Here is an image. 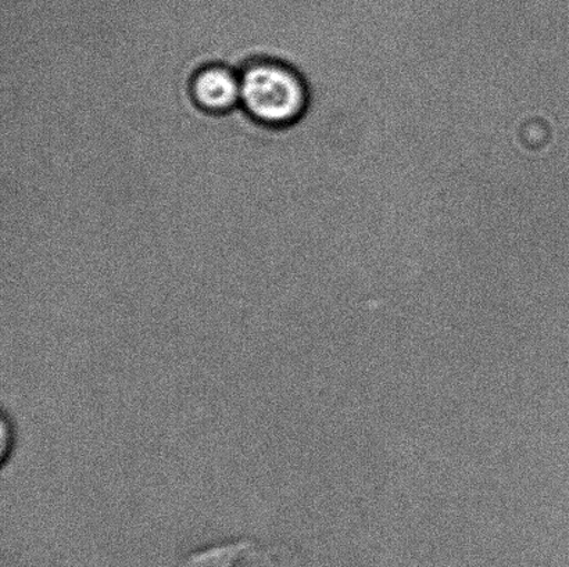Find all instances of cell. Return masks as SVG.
I'll use <instances>...</instances> for the list:
<instances>
[{
	"mask_svg": "<svg viewBox=\"0 0 569 567\" xmlns=\"http://www.w3.org/2000/svg\"><path fill=\"white\" fill-rule=\"evenodd\" d=\"M241 103L261 124L289 126L303 119L309 110V87L288 64L254 61L241 75Z\"/></svg>",
	"mask_w": 569,
	"mask_h": 567,
	"instance_id": "obj_1",
	"label": "cell"
},
{
	"mask_svg": "<svg viewBox=\"0 0 569 567\" xmlns=\"http://www.w3.org/2000/svg\"><path fill=\"white\" fill-rule=\"evenodd\" d=\"M192 94L200 109L226 113L241 103V75L227 67H206L193 78Z\"/></svg>",
	"mask_w": 569,
	"mask_h": 567,
	"instance_id": "obj_2",
	"label": "cell"
}]
</instances>
